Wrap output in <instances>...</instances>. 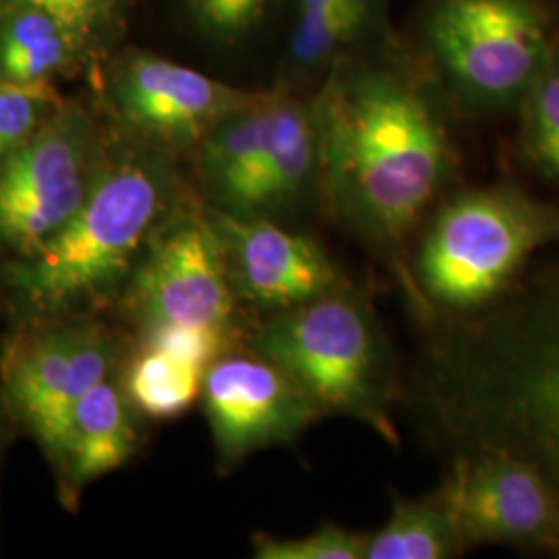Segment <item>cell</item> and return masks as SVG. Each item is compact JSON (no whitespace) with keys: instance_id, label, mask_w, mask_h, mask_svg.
Wrapping results in <instances>:
<instances>
[{"instance_id":"1","label":"cell","mask_w":559,"mask_h":559,"mask_svg":"<svg viewBox=\"0 0 559 559\" xmlns=\"http://www.w3.org/2000/svg\"><path fill=\"white\" fill-rule=\"evenodd\" d=\"M441 332L423 400L462 452H506L559 493V263Z\"/></svg>"},{"instance_id":"2","label":"cell","mask_w":559,"mask_h":559,"mask_svg":"<svg viewBox=\"0 0 559 559\" xmlns=\"http://www.w3.org/2000/svg\"><path fill=\"white\" fill-rule=\"evenodd\" d=\"M320 189L373 251L399 260L452 170V143L427 94L392 69L338 64L309 102Z\"/></svg>"},{"instance_id":"3","label":"cell","mask_w":559,"mask_h":559,"mask_svg":"<svg viewBox=\"0 0 559 559\" xmlns=\"http://www.w3.org/2000/svg\"><path fill=\"white\" fill-rule=\"evenodd\" d=\"M193 193L173 158L120 135L73 218L7 282L29 320L112 311L150 242Z\"/></svg>"},{"instance_id":"4","label":"cell","mask_w":559,"mask_h":559,"mask_svg":"<svg viewBox=\"0 0 559 559\" xmlns=\"http://www.w3.org/2000/svg\"><path fill=\"white\" fill-rule=\"evenodd\" d=\"M245 344L278 365L320 417L359 420L399 443L394 353L376 311L353 286L265 316Z\"/></svg>"},{"instance_id":"5","label":"cell","mask_w":559,"mask_h":559,"mask_svg":"<svg viewBox=\"0 0 559 559\" xmlns=\"http://www.w3.org/2000/svg\"><path fill=\"white\" fill-rule=\"evenodd\" d=\"M558 239V205L510 187L460 193L425 230L411 290L427 309L473 316L506 295L526 261Z\"/></svg>"},{"instance_id":"6","label":"cell","mask_w":559,"mask_h":559,"mask_svg":"<svg viewBox=\"0 0 559 559\" xmlns=\"http://www.w3.org/2000/svg\"><path fill=\"white\" fill-rule=\"evenodd\" d=\"M131 330L193 328L247 342L245 320L221 245L200 195H191L150 242L115 309Z\"/></svg>"},{"instance_id":"7","label":"cell","mask_w":559,"mask_h":559,"mask_svg":"<svg viewBox=\"0 0 559 559\" xmlns=\"http://www.w3.org/2000/svg\"><path fill=\"white\" fill-rule=\"evenodd\" d=\"M425 36L460 98L479 110L520 104L554 59L535 0H438Z\"/></svg>"},{"instance_id":"8","label":"cell","mask_w":559,"mask_h":559,"mask_svg":"<svg viewBox=\"0 0 559 559\" xmlns=\"http://www.w3.org/2000/svg\"><path fill=\"white\" fill-rule=\"evenodd\" d=\"M129 348L131 336L104 316L32 320L2 355L7 406L48 450L73 404L117 373Z\"/></svg>"},{"instance_id":"9","label":"cell","mask_w":559,"mask_h":559,"mask_svg":"<svg viewBox=\"0 0 559 559\" xmlns=\"http://www.w3.org/2000/svg\"><path fill=\"white\" fill-rule=\"evenodd\" d=\"M96 122L62 104L0 166V247L23 260L40 251L87 198L106 152Z\"/></svg>"},{"instance_id":"10","label":"cell","mask_w":559,"mask_h":559,"mask_svg":"<svg viewBox=\"0 0 559 559\" xmlns=\"http://www.w3.org/2000/svg\"><path fill=\"white\" fill-rule=\"evenodd\" d=\"M464 547H556L559 493L535 466L506 452H462L433 496Z\"/></svg>"},{"instance_id":"11","label":"cell","mask_w":559,"mask_h":559,"mask_svg":"<svg viewBox=\"0 0 559 559\" xmlns=\"http://www.w3.org/2000/svg\"><path fill=\"white\" fill-rule=\"evenodd\" d=\"M200 402L221 473L261 450L293 445L321 419L297 383L247 344L205 369Z\"/></svg>"},{"instance_id":"12","label":"cell","mask_w":559,"mask_h":559,"mask_svg":"<svg viewBox=\"0 0 559 559\" xmlns=\"http://www.w3.org/2000/svg\"><path fill=\"white\" fill-rule=\"evenodd\" d=\"M253 94L175 60L135 52L115 69L108 104L122 135L173 158L193 152L218 120Z\"/></svg>"},{"instance_id":"13","label":"cell","mask_w":559,"mask_h":559,"mask_svg":"<svg viewBox=\"0 0 559 559\" xmlns=\"http://www.w3.org/2000/svg\"><path fill=\"white\" fill-rule=\"evenodd\" d=\"M205 214L245 309L274 316L350 286L318 240L284 222L233 216L207 205Z\"/></svg>"},{"instance_id":"14","label":"cell","mask_w":559,"mask_h":559,"mask_svg":"<svg viewBox=\"0 0 559 559\" xmlns=\"http://www.w3.org/2000/svg\"><path fill=\"white\" fill-rule=\"evenodd\" d=\"M141 417L117 373L81 396L46 456L52 462L60 500L78 508L87 485L129 464L140 452Z\"/></svg>"},{"instance_id":"15","label":"cell","mask_w":559,"mask_h":559,"mask_svg":"<svg viewBox=\"0 0 559 559\" xmlns=\"http://www.w3.org/2000/svg\"><path fill=\"white\" fill-rule=\"evenodd\" d=\"M316 187H320V168L311 108L276 90L272 133L260 164L230 205L218 212L282 222Z\"/></svg>"},{"instance_id":"16","label":"cell","mask_w":559,"mask_h":559,"mask_svg":"<svg viewBox=\"0 0 559 559\" xmlns=\"http://www.w3.org/2000/svg\"><path fill=\"white\" fill-rule=\"evenodd\" d=\"M83 48L59 20L46 11L11 0L0 11V78L17 83H52Z\"/></svg>"},{"instance_id":"17","label":"cell","mask_w":559,"mask_h":559,"mask_svg":"<svg viewBox=\"0 0 559 559\" xmlns=\"http://www.w3.org/2000/svg\"><path fill=\"white\" fill-rule=\"evenodd\" d=\"M203 369L158 348L133 344L120 367L124 392L141 419L173 420L200 402Z\"/></svg>"},{"instance_id":"18","label":"cell","mask_w":559,"mask_h":559,"mask_svg":"<svg viewBox=\"0 0 559 559\" xmlns=\"http://www.w3.org/2000/svg\"><path fill=\"white\" fill-rule=\"evenodd\" d=\"M464 551L459 531L440 501L408 500L394 493L390 516L367 535L362 559H448Z\"/></svg>"},{"instance_id":"19","label":"cell","mask_w":559,"mask_h":559,"mask_svg":"<svg viewBox=\"0 0 559 559\" xmlns=\"http://www.w3.org/2000/svg\"><path fill=\"white\" fill-rule=\"evenodd\" d=\"M520 143L545 179L559 182V60L554 57L520 102Z\"/></svg>"},{"instance_id":"20","label":"cell","mask_w":559,"mask_h":559,"mask_svg":"<svg viewBox=\"0 0 559 559\" xmlns=\"http://www.w3.org/2000/svg\"><path fill=\"white\" fill-rule=\"evenodd\" d=\"M376 0H338L313 20L295 25L290 55L300 69H318L338 57L373 15Z\"/></svg>"},{"instance_id":"21","label":"cell","mask_w":559,"mask_h":559,"mask_svg":"<svg viewBox=\"0 0 559 559\" xmlns=\"http://www.w3.org/2000/svg\"><path fill=\"white\" fill-rule=\"evenodd\" d=\"M62 104L52 83H17L0 78V166Z\"/></svg>"},{"instance_id":"22","label":"cell","mask_w":559,"mask_h":559,"mask_svg":"<svg viewBox=\"0 0 559 559\" xmlns=\"http://www.w3.org/2000/svg\"><path fill=\"white\" fill-rule=\"evenodd\" d=\"M365 543V533L323 522L309 535L295 539L255 533L253 556L258 559H362Z\"/></svg>"},{"instance_id":"23","label":"cell","mask_w":559,"mask_h":559,"mask_svg":"<svg viewBox=\"0 0 559 559\" xmlns=\"http://www.w3.org/2000/svg\"><path fill=\"white\" fill-rule=\"evenodd\" d=\"M201 32L221 41L239 40L260 23L274 0H189Z\"/></svg>"},{"instance_id":"24","label":"cell","mask_w":559,"mask_h":559,"mask_svg":"<svg viewBox=\"0 0 559 559\" xmlns=\"http://www.w3.org/2000/svg\"><path fill=\"white\" fill-rule=\"evenodd\" d=\"M59 20L78 40L87 46L119 17L124 0H20Z\"/></svg>"},{"instance_id":"25","label":"cell","mask_w":559,"mask_h":559,"mask_svg":"<svg viewBox=\"0 0 559 559\" xmlns=\"http://www.w3.org/2000/svg\"><path fill=\"white\" fill-rule=\"evenodd\" d=\"M336 2L338 0H299V4H297V23L318 17L323 11L334 7Z\"/></svg>"},{"instance_id":"26","label":"cell","mask_w":559,"mask_h":559,"mask_svg":"<svg viewBox=\"0 0 559 559\" xmlns=\"http://www.w3.org/2000/svg\"><path fill=\"white\" fill-rule=\"evenodd\" d=\"M554 549H556V551H558V556H559V537H558V543H556V547H554Z\"/></svg>"}]
</instances>
